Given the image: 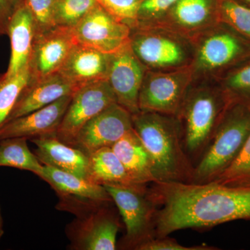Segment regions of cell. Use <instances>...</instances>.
Returning a JSON list of instances; mask_svg holds the SVG:
<instances>
[{
	"label": "cell",
	"instance_id": "4dcf8cb0",
	"mask_svg": "<svg viewBox=\"0 0 250 250\" xmlns=\"http://www.w3.org/2000/svg\"><path fill=\"white\" fill-rule=\"evenodd\" d=\"M100 6L131 29L137 24L138 13L144 0H96Z\"/></svg>",
	"mask_w": 250,
	"mask_h": 250
},
{
	"label": "cell",
	"instance_id": "e0dca14e",
	"mask_svg": "<svg viewBox=\"0 0 250 250\" xmlns=\"http://www.w3.org/2000/svg\"><path fill=\"white\" fill-rule=\"evenodd\" d=\"M78 89L59 72L37 80L29 79L5 123L72 95Z\"/></svg>",
	"mask_w": 250,
	"mask_h": 250
},
{
	"label": "cell",
	"instance_id": "5bb4252c",
	"mask_svg": "<svg viewBox=\"0 0 250 250\" xmlns=\"http://www.w3.org/2000/svg\"><path fill=\"white\" fill-rule=\"evenodd\" d=\"M77 43L72 28L57 26L36 35L28 65L30 79L37 80L58 72Z\"/></svg>",
	"mask_w": 250,
	"mask_h": 250
},
{
	"label": "cell",
	"instance_id": "4fadbf2b",
	"mask_svg": "<svg viewBox=\"0 0 250 250\" xmlns=\"http://www.w3.org/2000/svg\"><path fill=\"white\" fill-rule=\"evenodd\" d=\"M147 70L129 44L111 54L107 81L116 95L117 103L131 115L140 112L139 92Z\"/></svg>",
	"mask_w": 250,
	"mask_h": 250
},
{
	"label": "cell",
	"instance_id": "cb8c5ba5",
	"mask_svg": "<svg viewBox=\"0 0 250 250\" xmlns=\"http://www.w3.org/2000/svg\"><path fill=\"white\" fill-rule=\"evenodd\" d=\"M27 138H11L0 141V167L29 171L40 177L44 165L28 147Z\"/></svg>",
	"mask_w": 250,
	"mask_h": 250
},
{
	"label": "cell",
	"instance_id": "ac0fdd59",
	"mask_svg": "<svg viewBox=\"0 0 250 250\" xmlns=\"http://www.w3.org/2000/svg\"><path fill=\"white\" fill-rule=\"evenodd\" d=\"M111 54L77 43L59 70V73L77 88L107 80Z\"/></svg>",
	"mask_w": 250,
	"mask_h": 250
},
{
	"label": "cell",
	"instance_id": "8d00e7d4",
	"mask_svg": "<svg viewBox=\"0 0 250 250\" xmlns=\"http://www.w3.org/2000/svg\"><path fill=\"white\" fill-rule=\"evenodd\" d=\"M244 1H246V2H248V4H250V0H244Z\"/></svg>",
	"mask_w": 250,
	"mask_h": 250
},
{
	"label": "cell",
	"instance_id": "f546056e",
	"mask_svg": "<svg viewBox=\"0 0 250 250\" xmlns=\"http://www.w3.org/2000/svg\"><path fill=\"white\" fill-rule=\"evenodd\" d=\"M35 21L36 34H42L57 27L55 20L57 0H24Z\"/></svg>",
	"mask_w": 250,
	"mask_h": 250
},
{
	"label": "cell",
	"instance_id": "2e32d148",
	"mask_svg": "<svg viewBox=\"0 0 250 250\" xmlns=\"http://www.w3.org/2000/svg\"><path fill=\"white\" fill-rule=\"evenodd\" d=\"M72 96L62 97L47 106L6 122L0 127V141L11 138L31 139L57 135Z\"/></svg>",
	"mask_w": 250,
	"mask_h": 250
},
{
	"label": "cell",
	"instance_id": "f1b7e54d",
	"mask_svg": "<svg viewBox=\"0 0 250 250\" xmlns=\"http://www.w3.org/2000/svg\"><path fill=\"white\" fill-rule=\"evenodd\" d=\"M97 4L96 0H57L55 10L57 26L73 29Z\"/></svg>",
	"mask_w": 250,
	"mask_h": 250
},
{
	"label": "cell",
	"instance_id": "ffe728a7",
	"mask_svg": "<svg viewBox=\"0 0 250 250\" xmlns=\"http://www.w3.org/2000/svg\"><path fill=\"white\" fill-rule=\"evenodd\" d=\"M36 34L35 21L24 4L15 13L8 28L11 52L5 77L14 76L28 67Z\"/></svg>",
	"mask_w": 250,
	"mask_h": 250
},
{
	"label": "cell",
	"instance_id": "7402d4cb",
	"mask_svg": "<svg viewBox=\"0 0 250 250\" xmlns=\"http://www.w3.org/2000/svg\"><path fill=\"white\" fill-rule=\"evenodd\" d=\"M39 177L47 182L57 192L59 197L101 202L113 201L104 186L93 183L75 174L51 166L44 165L43 170Z\"/></svg>",
	"mask_w": 250,
	"mask_h": 250
},
{
	"label": "cell",
	"instance_id": "836d02e7",
	"mask_svg": "<svg viewBox=\"0 0 250 250\" xmlns=\"http://www.w3.org/2000/svg\"><path fill=\"white\" fill-rule=\"evenodd\" d=\"M24 0H0V34L7 35L10 21Z\"/></svg>",
	"mask_w": 250,
	"mask_h": 250
},
{
	"label": "cell",
	"instance_id": "d4e9b609",
	"mask_svg": "<svg viewBox=\"0 0 250 250\" xmlns=\"http://www.w3.org/2000/svg\"><path fill=\"white\" fill-rule=\"evenodd\" d=\"M218 81L230 104H238L250 108V59Z\"/></svg>",
	"mask_w": 250,
	"mask_h": 250
},
{
	"label": "cell",
	"instance_id": "6da1fadb",
	"mask_svg": "<svg viewBox=\"0 0 250 250\" xmlns=\"http://www.w3.org/2000/svg\"><path fill=\"white\" fill-rule=\"evenodd\" d=\"M148 194L160 208L155 215V237L185 229L211 228L235 221H250V187H231L215 182H156Z\"/></svg>",
	"mask_w": 250,
	"mask_h": 250
},
{
	"label": "cell",
	"instance_id": "1f68e13d",
	"mask_svg": "<svg viewBox=\"0 0 250 250\" xmlns=\"http://www.w3.org/2000/svg\"><path fill=\"white\" fill-rule=\"evenodd\" d=\"M179 0H144L138 13L137 25L155 22Z\"/></svg>",
	"mask_w": 250,
	"mask_h": 250
},
{
	"label": "cell",
	"instance_id": "9a60e30c",
	"mask_svg": "<svg viewBox=\"0 0 250 250\" xmlns=\"http://www.w3.org/2000/svg\"><path fill=\"white\" fill-rule=\"evenodd\" d=\"M218 22L216 0H179L155 22L192 39Z\"/></svg>",
	"mask_w": 250,
	"mask_h": 250
},
{
	"label": "cell",
	"instance_id": "44dd1931",
	"mask_svg": "<svg viewBox=\"0 0 250 250\" xmlns=\"http://www.w3.org/2000/svg\"><path fill=\"white\" fill-rule=\"evenodd\" d=\"M111 148L135 182L143 185L156 182L152 161L134 128L127 131Z\"/></svg>",
	"mask_w": 250,
	"mask_h": 250
},
{
	"label": "cell",
	"instance_id": "83f0119b",
	"mask_svg": "<svg viewBox=\"0 0 250 250\" xmlns=\"http://www.w3.org/2000/svg\"><path fill=\"white\" fill-rule=\"evenodd\" d=\"M213 182L227 187H250V135L232 164Z\"/></svg>",
	"mask_w": 250,
	"mask_h": 250
},
{
	"label": "cell",
	"instance_id": "ba28073f",
	"mask_svg": "<svg viewBox=\"0 0 250 250\" xmlns=\"http://www.w3.org/2000/svg\"><path fill=\"white\" fill-rule=\"evenodd\" d=\"M119 210L126 234L120 242L121 249L135 250L155 238L157 207L148 194V188H135L121 186H104Z\"/></svg>",
	"mask_w": 250,
	"mask_h": 250
},
{
	"label": "cell",
	"instance_id": "5b68a950",
	"mask_svg": "<svg viewBox=\"0 0 250 250\" xmlns=\"http://www.w3.org/2000/svg\"><path fill=\"white\" fill-rule=\"evenodd\" d=\"M250 135V108L230 104L208 147L194 166L192 184L213 182L232 164Z\"/></svg>",
	"mask_w": 250,
	"mask_h": 250
},
{
	"label": "cell",
	"instance_id": "277c9868",
	"mask_svg": "<svg viewBox=\"0 0 250 250\" xmlns=\"http://www.w3.org/2000/svg\"><path fill=\"white\" fill-rule=\"evenodd\" d=\"M192 41L193 80H220L250 59V40L223 23L208 28Z\"/></svg>",
	"mask_w": 250,
	"mask_h": 250
},
{
	"label": "cell",
	"instance_id": "d590c367",
	"mask_svg": "<svg viewBox=\"0 0 250 250\" xmlns=\"http://www.w3.org/2000/svg\"><path fill=\"white\" fill-rule=\"evenodd\" d=\"M4 73L1 74V75H0V82H1V81L3 79H4Z\"/></svg>",
	"mask_w": 250,
	"mask_h": 250
},
{
	"label": "cell",
	"instance_id": "30bf717a",
	"mask_svg": "<svg viewBox=\"0 0 250 250\" xmlns=\"http://www.w3.org/2000/svg\"><path fill=\"white\" fill-rule=\"evenodd\" d=\"M116 103V95L107 80L81 87L72 95L57 130V138L72 146L79 131L88 121Z\"/></svg>",
	"mask_w": 250,
	"mask_h": 250
},
{
	"label": "cell",
	"instance_id": "484cf974",
	"mask_svg": "<svg viewBox=\"0 0 250 250\" xmlns=\"http://www.w3.org/2000/svg\"><path fill=\"white\" fill-rule=\"evenodd\" d=\"M217 20L250 40V4L244 0H216Z\"/></svg>",
	"mask_w": 250,
	"mask_h": 250
},
{
	"label": "cell",
	"instance_id": "d6986e66",
	"mask_svg": "<svg viewBox=\"0 0 250 250\" xmlns=\"http://www.w3.org/2000/svg\"><path fill=\"white\" fill-rule=\"evenodd\" d=\"M29 140L36 145L34 154L41 164L89 181V156L81 149L62 142L57 135Z\"/></svg>",
	"mask_w": 250,
	"mask_h": 250
},
{
	"label": "cell",
	"instance_id": "603a6c76",
	"mask_svg": "<svg viewBox=\"0 0 250 250\" xmlns=\"http://www.w3.org/2000/svg\"><path fill=\"white\" fill-rule=\"evenodd\" d=\"M89 181L100 185H115L141 188L147 185L138 184L130 177L121 160L110 147H105L89 156Z\"/></svg>",
	"mask_w": 250,
	"mask_h": 250
},
{
	"label": "cell",
	"instance_id": "74e56055",
	"mask_svg": "<svg viewBox=\"0 0 250 250\" xmlns=\"http://www.w3.org/2000/svg\"><path fill=\"white\" fill-rule=\"evenodd\" d=\"M1 36V34H0V36Z\"/></svg>",
	"mask_w": 250,
	"mask_h": 250
},
{
	"label": "cell",
	"instance_id": "52a82bcc",
	"mask_svg": "<svg viewBox=\"0 0 250 250\" xmlns=\"http://www.w3.org/2000/svg\"><path fill=\"white\" fill-rule=\"evenodd\" d=\"M129 45L148 70L190 66L193 59L192 39L158 26L137 25L131 29Z\"/></svg>",
	"mask_w": 250,
	"mask_h": 250
},
{
	"label": "cell",
	"instance_id": "e575fe53",
	"mask_svg": "<svg viewBox=\"0 0 250 250\" xmlns=\"http://www.w3.org/2000/svg\"><path fill=\"white\" fill-rule=\"evenodd\" d=\"M4 220H3L2 215H1V207H0V241L1 238L4 236Z\"/></svg>",
	"mask_w": 250,
	"mask_h": 250
},
{
	"label": "cell",
	"instance_id": "3957f363",
	"mask_svg": "<svg viewBox=\"0 0 250 250\" xmlns=\"http://www.w3.org/2000/svg\"><path fill=\"white\" fill-rule=\"evenodd\" d=\"M229 105L218 80L192 81L177 116L184 149L192 163L200 160Z\"/></svg>",
	"mask_w": 250,
	"mask_h": 250
},
{
	"label": "cell",
	"instance_id": "d6a6232c",
	"mask_svg": "<svg viewBox=\"0 0 250 250\" xmlns=\"http://www.w3.org/2000/svg\"><path fill=\"white\" fill-rule=\"evenodd\" d=\"M215 247L201 245V246H184L169 237L153 238L143 243L136 250H215Z\"/></svg>",
	"mask_w": 250,
	"mask_h": 250
},
{
	"label": "cell",
	"instance_id": "8fae6325",
	"mask_svg": "<svg viewBox=\"0 0 250 250\" xmlns=\"http://www.w3.org/2000/svg\"><path fill=\"white\" fill-rule=\"evenodd\" d=\"M77 42L108 54L129 44L131 28L98 4L73 29Z\"/></svg>",
	"mask_w": 250,
	"mask_h": 250
},
{
	"label": "cell",
	"instance_id": "8992f818",
	"mask_svg": "<svg viewBox=\"0 0 250 250\" xmlns=\"http://www.w3.org/2000/svg\"><path fill=\"white\" fill-rule=\"evenodd\" d=\"M112 202L95 200H62L58 209L74 213L77 218L67 225L70 249L114 250L119 231V218Z\"/></svg>",
	"mask_w": 250,
	"mask_h": 250
},
{
	"label": "cell",
	"instance_id": "4316f807",
	"mask_svg": "<svg viewBox=\"0 0 250 250\" xmlns=\"http://www.w3.org/2000/svg\"><path fill=\"white\" fill-rule=\"evenodd\" d=\"M30 79L29 67L14 76L4 77L0 82V127L12 111L23 88Z\"/></svg>",
	"mask_w": 250,
	"mask_h": 250
},
{
	"label": "cell",
	"instance_id": "9c48e42d",
	"mask_svg": "<svg viewBox=\"0 0 250 250\" xmlns=\"http://www.w3.org/2000/svg\"><path fill=\"white\" fill-rule=\"evenodd\" d=\"M192 81L190 65L169 70L147 69L139 92L140 111L177 116Z\"/></svg>",
	"mask_w": 250,
	"mask_h": 250
},
{
	"label": "cell",
	"instance_id": "7a4b0ae2",
	"mask_svg": "<svg viewBox=\"0 0 250 250\" xmlns=\"http://www.w3.org/2000/svg\"><path fill=\"white\" fill-rule=\"evenodd\" d=\"M133 128L147 149L156 182H191L194 166L184 149L177 116L150 111L132 115Z\"/></svg>",
	"mask_w": 250,
	"mask_h": 250
},
{
	"label": "cell",
	"instance_id": "7c38bea8",
	"mask_svg": "<svg viewBox=\"0 0 250 250\" xmlns=\"http://www.w3.org/2000/svg\"><path fill=\"white\" fill-rule=\"evenodd\" d=\"M131 129L132 115L118 103L113 104L80 129L72 146L89 156L101 148L111 147Z\"/></svg>",
	"mask_w": 250,
	"mask_h": 250
}]
</instances>
